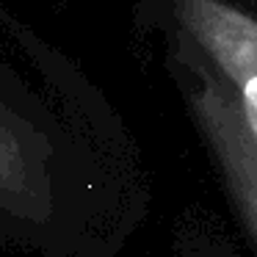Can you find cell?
<instances>
[{
	"instance_id": "1",
	"label": "cell",
	"mask_w": 257,
	"mask_h": 257,
	"mask_svg": "<svg viewBox=\"0 0 257 257\" xmlns=\"http://www.w3.org/2000/svg\"><path fill=\"white\" fill-rule=\"evenodd\" d=\"M150 210V183L122 127L58 119L0 86V249L116 257Z\"/></svg>"
},
{
	"instance_id": "2",
	"label": "cell",
	"mask_w": 257,
	"mask_h": 257,
	"mask_svg": "<svg viewBox=\"0 0 257 257\" xmlns=\"http://www.w3.org/2000/svg\"><path fill=\"white\" fill-rule=\"evenodd\" d=\"M172 72L240 238L257 257V139L224 83L177 42Z\"/></svg>"
},
{
	"instance_id": "3",
	"label": "cell",
	"mask_w": 257,
	"mask_h": 257,
	"mask_svg": "<svg viewBox=\"0 0 257 257\" xmlns=\"http://www.w3.org/2000/svg\"><path fill=\"white\" fill-rule=\"evenodd\" d=\"M180 39L232 94L257 139V17L229 0H172Z\"/></svg>"
},
{
	"instance_id": "4",
	"label": "cell",
	"mask_w": 257,
	"mask_h": 257,
	"mask_svg": "<svg viewBox=\"0 0 257 257\" xmlns=\"http://www.w3.org/2000/svg\"><path fill=\"white\" fill-rule=\"evenodd\" d=\"M174 257H243L213 216L191 207L174 229Z\"/></svg>"
}]
</instances>
